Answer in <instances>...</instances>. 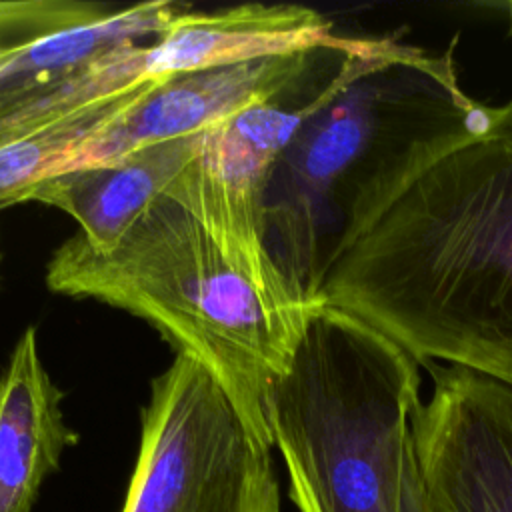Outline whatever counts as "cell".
I'll return each mask as SVG.
<instances>
[{"mask_svg": "<svg viewBox=\"0 0 512 512\" xmlns=\"http://www.w3.org/2000/svg\"><path fill=\"white\" fill-rule=\"evenodd\" d=\"M200 134L144 146L116 162L72 170L38 182L26 202L68 214L96 252L116 246L130 224L166 194L198 150Z\"/></svg>", "mask_w": 512, "mask_h": 512, "instance_id": "obj_12", "label": "cell"}, {"mask_svg": "<svg viewBox=\"0 0 512 512\" xmlns=\"http://www.w3.org/2000/svg\"><path fill=\"white\" fill-rule=\"evenodd\" d=\"M340 34L308 6L244 4L214 12H180L146 44L150 78L310 52Z\"/></svg>", "mask_w": 512, "mask_h": 512, "instance_id": "obj_10", "label": "cell"}, {"mask_svg": "<svg viewBox=\"0 0 512 512\" xmlns=\"http://www.w3.org/2000/svg\"><path fill=\"white\" fill-rule=\"evenodd\" d=\"M120 512H280L268 426L186 354L152 380Z\"/></svg>", "mask_w": 512, "mask_h": 512, "instance_id": "obj_5", "label": "cell"}, {"mask_svg": "<svg viewBox=\"0 0 512 512\" xmlns=\"http://www.w3.org/2000/svg\"><path fill=\"white\" fill-rule=\"evenodd\" d=\"M342 40L338 36L310 52L168 76L128 114L74 152L64 172L110 164L144 146L202 134L250 106L282 100L306 84Z\"/></svg>", "mask_w": 512, "mask_h": 512, "instance_id": "obj_8", "label": "cell"}, {"mask_svg": "<svg viewBox=\"0 0 512 512\" xmlns=\"http://www.w3.org/2000/svg\"><path fill=\"white\" fill-rule=\"evenodd\" d=\"M492 116L464 90L450 50L360 38L272 174L268 244L292 284L318 306L330 268Z\"/></svg>", "mask_w": 512, "mask_h": 512, "instance_id": "obj_2", "label": "cell"}, {"mask_svg": "<svg viewBox=\"0 0 512 512\" xmlns=\"http://www.w3.org/2000/svg\"><path fill=\"white\" fill-rule=\"evenodd\" d=\"M0 264H2V250H0Z\"/></svg>", "mask_w": 512, "mask_h": 512, "instance_id": "obj_15", "label": "cell"}, {"mask_svg": "<svg viewBox=\"0 0 512 512\" xmlns=\"http://www.w3.org/2000/svg\"><path fill=\"white\" fill-rule=\"evenodd\" d=\"M62 400L44 366L36 328L28 326L0 374V512H32L62 452L76 444Z\"/></svg>", "mask_w": 512, "mask_h": 512, "instance_id": "obj_11", "label": "cell"}, {"mask_svg": "<svg viewBox=\"0 0 512 512\" xmlns=\"http://www.w3.org/2000/svg\"><path fill=\"white\" fill-rule=\"evenodd\" d=\"M46 286L146 320L262 426L266 394L318 308L258 282L166 196L108 252L92 250L78 232L68 236L46 264Z\"/></svg>", "mask_w": 512, "mask_h": 512, "instance_id": "obj_3", "label": "cell"}, {"mask_svg": "<svg viewBox=\"0 0 512 512\" xmlns=\"http://www.w3.org/2000/svg\"><path fill=\"white\" fill-rule=\"evenodd\" d=\"M318 306L364 320L414 360L512 386V102L330 268Z\"/></svg>", "mask_w": 512, "mask_h": 512, "instance_id": "obj_1", "label": "cell"}, {"mask_svg": "<svg viewBox=\"0 0 512 512\" xmlns=\"http://www.w3.org/2000/svg\"><path fill=\"white\" fill-rule=\"evenodd\" d=\"M432 512H512V386L448 366L414 418Z\"/></svg>", "mask_w": 512, "mask_h": 512, "instance_id": "obj_7", "label": "cell"}, {"mask_svg": "<svg viewBox=\"0 0 512 512\" xmlns=\"http://www.w3.org/2000/svg\"><path fill=\"white\" fill-rule=\"evenodd\" d=\"M82 0L0 2V108L128 42L158 36L180 14L174 2H142L94 20Z\"/></svg>", "mask_w": 512, "mask_h": 512, "instance_id": "obj_9", "label": "cell"}, {"mask_svg": "<svg viewBox=\"0 0 512 512\" xmlns=\"http://www.w3.org/2000/svg\"><path fill=\"white\" fill-rule=\"evenodd\" d=\"M400 512H432L428 496L424 492L422 478H420V468H418L416 452H414V456H412V460L408 464V470H406Z\"/></svg>", "mask_w": 512, "mask_h": 512, "instance_id": "obj_13", "label": "cell"}, {"mask_svg": "<svg viewBox=\"0 0 512 512\" xmlns=\"http://www.w3.org/2000/svg\"><path fill=\"white\" fill-rule=\"evenodd\" d=\"M416 360L364 320L318 306L264 414L300 512H400L416 452Z\"/></svg>", "mask_w": 512, "mask_h": 512, "instance_id": "obj_4", "label": "cell"}, {"mask_svg": "<svg viewBox=\"0 0 512 512\" xmlns=\"http://www.w3.org/2000/svg\"><path fill=\"white\" fill-rule=\"evenodd\" d=\"M508 20H510V32H512V2L508 4Z\"/></svg>", "mask_w": 512, "mask_h": 512, "instance_id": "obj_14", "label": "cell"}, {"mask_svg": "<svg viewBox=\"0 0 512 512\" xmlns=\"http://www.w3.org/2000/svg\"><path fill=\"white\" fill-rule=\"evenodd\" d=\"M342 64L326 62L286 98L250 106L204 130L194 158L164 194L258 282L310 306L270 250L268 190L284 148Z\"/></svg>", "mask_w": 512, "mask_h": 512, "instance_id": "obj_6", "label": "cell"}]
</instances>
